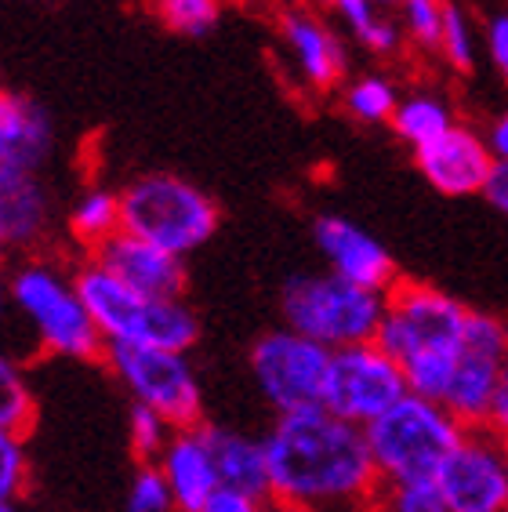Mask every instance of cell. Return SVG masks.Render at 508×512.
<instances>
[{
  "label": "cell",
  "instance_id": "cell-1",
  "mask_svg": "<svg viewBox=\"0 0 508 512\" xmlns=\"http://www.w3.org/2000/svg\"><path fill=\"white\" fill-rule=\"evenodd\" d=\"M269 454V502L320 512H363L378 491L371 444L360 425L327 407L276 414L262 436Z\"/></svg>",
  "mask_w": 508,
  "mask_h": 512
},
{
  "label": "cell",
  "instance_id": "cell-2",
  "mask_svg": "<svg viewBox=\"0 0 508 512\" xmlns=\"http://www.w3.org/2000/svg\"><path fill=\"white\" fill-rule=\"evenodd\" d=\"M11 313L30 327L40 353L62 360H102L106 342L77 291L73 269L51 255H26L8 269Z\"/></svg>",
  "mask_w": 508,
  "mask_h": 512
},
{
  "label": "cell",
  "instance_id": "cell-3",
  "mask_svg": "<svg viewBox=\"0 0 508 512\" xmlns=\"http://www.w3.org/2000/svg\"><path fill=\"white\" fill-rule=\"evenodd\" d=\"M73 276L106 345H149L167 353H189L200 338V320L186 298L138 295L95 258L77 262Z\"/></svg>",
  "mask_w": 508,
  "mask_h": 512
},
{
  "label": "cell",
  "instance_id": "cell-4",
  "mask_svg": "<svg viewBox=\"0 0 508 512\" xmlns=\"http://www.w3.org/2000/svg\"><path fill=\"white\" fill-rule=\"evenodd\" d=\"M124 233L186 258L218 233L222 211L204 189L171 171H149L120 189Z\"/></svg>",
  "mask_w": 508,
  "mask_h": 512
},
{
  "label": "cell",
  "instance_id": "cell-5",
  "mask_svg": "<svg viewBox=\"0 0 508 512\" xmlns=\"http://www.w3.org/2000/svg\"><path fill=\"white\" fill-rule=\"evenodd\" d=\"M389 295L367 291L334 273H302L291 276L280 291L284 327L327 345L331 353L349 345L378 342Z\"/></svg>",
  "mask_w": 508,
  "mask_h": 512
},
{
  "label": "cell",
  "instance_id": "cell-6",
  "mask_svg": "<svg viewBox=\"0 0 508 512\" xmlns=\"http://www.w3.org/2000/svg\"><path fill=\"white\" fill-rule=\"evenodd\" d=\"M363 433L381 480H436L469 429L443 404L411 393Z\"/></svg>",
  "mask_w": 508,
  "mask_h": 512
},
{
  "label": "cell",
  "instance_id": "cell-7",
  "mask_svg": "<svg viewBox=\"0 0 508 512\" xmlns=\"http://www.w3.org/2000/svg\"><path fill=\"white\" fill-rule=\"evenodd\" d=\"M472 309L454 295L418 280H400L389 291L378 345L400 364L458 353L469 331Z\"/></svg>",
  "mask_w": 508,
  "mask_h": 512
},
{
  "label": "cell",
  "instance_id": "cell-8",
  "mask_svg": "<svg viewBox=\"0 0 508 512\" xmlns=\"http://www.w3.org/2000/svg\"><path fill=\"white\" fill-rule=\"evenodd\" d=\"M102 364L127 389L131 404L157 411L175 429L204 425V389L189 353H167L149 345H106Z\"/></svg>",
  "mask_w": 508,
  "mask_h": 512
},
{
  "label": "cell",
  "instance_id": "cell-9",
  "mask_svg": "<svg viewBox=\"0 0 508 512\" xmlns=\"http://www.w3.org/2000/svg\"><path fill=\"white\" fill-rule=\"evenodd\" d=\"M331 349L291 327L265 331L251 345V378L276 414L323 407L331 378Z\"/></svg>",
  "mask_w": 508,
  "mask_h": 512
},
{
  "label": "cell",
  "instance_id": "cell-10",
  "mask_svg": "<svg viewBox=\"0 0 508 512\" xmlns=\"http://www.w3.org/2000/svg\"><path fill=\"white\" fill-rule=\"evenodd\" d=\"M403 396H411V385L403 375V364L389 356L378 342L349 345L331 356V378H327V393L323 407L345 422L374 425L381 414H389Z\"/></svg>",
  "mask_w": 508,
  "mask_h": 512
},
{
  "label": "cell",
  "instance_id": "cell-11",
  "mask_svg": "<svg viewBox=\"0 0 508 512\" xmlns=\"http://www.w3.org/2000/svg\"><path fill=\"white\" fill-rule=\"evenodd\" d=\"M505 356H508V324L498 320V316L472 309L469 331H465L458 364H454L447 396H443V407L465 429H487Z\"/></svg>",
  "mask_w": 508,
  "mask_h": 512
},
{
  "label": "cell",
  "instance_id": "cell-12",
  "mask_svg": "<svg viewBox=\"0 0 508 512\" xmlns=\"http://www.w3.org/2000/svg\"><path fill=\"white\" fill-rule=\"evenodd\" d=\"M447 512H508V444L469 429L436 476Z\"/></svg>",
  "mask_w": 508,
  "mask_h": 512
},
{
  "label": "cell",
  "instance_id": "cell-13",
  "mask_svg": "<svg viewBox=\"0 0 508 512\" xmlns=\"http://www.w3.org/2000/svg\"><path fill=\"white\" fill-rule=\"evenodd\" d=\"M313 240L327 262V273L342 276L356 287H367V291H381V295H389L392 287L400 284L396 258L389 255V247L371 237L363 226H356L352 218L320 215L313 222Z\"/></svg>",
  "mask_w": 508,
  "mask_h": 512
},
{
  "label": "cell",
  "instance_id": "cell-14",
  "mask_svg": "<svg viewBox=\"0 0 508 512\" xmlns=\"http://www.w3.org/2000/svg\"><path fill=\"white\" fill-rule=\"evenodd\" d=\"M51 149H55V124L48 109L30 95L4 91L0 95V197L30 178H40Z\"/></svg>",
  "mask_w": 508,
  "mask_h": 512
},
{
  "label": "cell",
  "instance_id": "cell-15",
  "mask_svg": "<svg viewBox=\"0 0 508 512\" xmlns=\"http://www.w3.org/2000/svg\"><path fill=\"white\" fill-rule=\"evenodd\" d=\"M414 164H418L421 178L443 197H476V193L483 197L498 160L490 153L487 138L458 124L443 138H436L432 146L418 149Z\"/></svg>",
  "mask_w": 508,
  "mask_h": 512
},
{
  "label": "cell",
  "instance_id": "cell-16",
  "mask_svg": "<svg viewBox=\"0 0 508 512\" xmlns=\"http://www.w3.org/2000/svg\"><path fill=\"white\" fill-rule=\"evenodd\" d=\"M88 258H95L98 266H106L109 273L117 276V280H124L138 295L146 298L186 295V258L167 255V251L131 237V233H117L109 244H102Z\"/></svg>",
  "mask_w": 508,
  "mask_h": 512
},
{
  "label": "cell",
  "instance_id": "cell-17",
  "mask_svg": "<svg viewBox=\"0 0 508 512\" xmlns=\"http://www.w3.org/2000/svg\"><path fill=\"white\" fill-rule=\"evenodd\" d=\"M157 469L164 473L167 487H171L175 512H200L222 491L207 425L178 429L171 436V444L164 447V454L157 458Z\"/></svg>",
  "mask_w": 508,
  "mask_h": 512
},
{
  "label": "cell",
  "instance_id": "cell-18",
  "mask_svg": "<svg viewBox=\"0 0 508 512\" xmlns=\"http://www.w3.org/2000/svg\"><path fill=\"white\" fill-rule=\"evenodd\" d=\"M280 37H284V48L291 55L294 69H298V77L309 88L331 91L334 84H342L345 69H349V55H345L342 37L327 22H320L302 8H291L280 19Z\"/></svg>",
  "mask_w": 508,
  "mask_h": 512
},
{
  "label": "cell",
  "instance_id": "cell-19",
  "mask_svg": "<svg viewBox=\"0 0 508 512\" xmlns=\"http://www.w3.org/2000/svg\"><path fill=\"white\" fill-rule=\"evenodd\" d=\"M207 436H211L218 480H222L225 491L269 498V454H265V440L240 433V429H218V425H207Z\"/></svg>",
  "mask_w": 508,
  "mask_h": 512
},
{
  "label": "cell",
  "instance_id": "cell-20",
  "mask_svg": "<svg viewBox=\"0 0 508 512\" xmlns=\"http://www.w3.org/2000/svg\"><path fill=\"white\" fill-rule=\"evenodd\" d=\"M0 218L8 229L11 255H37V247L51 233V197L40 178L22 182L0 197Z\"/></svg>",
  "mask_w": 508,
  "mask_h": 512
},
{
  "label": "cell",
  "instance_id": "cell-21",
  "mask_svg": "<svg viewBox=\"0 0 508 512\" xmlns=\"http://www.w3.org/2000/svg\"><path fill=\"white\" fill-rule=\"evenodd\" d=\"M66 229L73 244L84 247V258L95 255L98 247L124 233V207H120V189L109 186H84L77 200L66 211Z\"/></svg>",
  "mask_w": 508,
  "mask_h": 512
},
{
  "label": "cell",
  "instance_id": "cell-22",
  "mask_svg": "<svg viewBox=\"0 0 508 512\" xmlns=\"http://www.w3.org/2000/svg\"><path fill=\"white\" fill-rule=\"evenodd\" d=\"M450 128H458L454 109H450L447 99L432 95V91L407 95V99H400L396 113H392V131H396V135H400L414 153L425 149V146H432V142L447 135Z\"/></svg>",
  "mask_w": 508,
  "mask_h": 512
},
{
  "label": "cell",
  "instance_id": "cell-23",
  "mask_svg": "<svg viewBox=\"0 0 508 512\" xmlns=\"http://www.w3.org/2000/svg\"><path fill=\"white\" fill-rule=\"evenodd\" d=\"M37 425V389L30 382V371L0 349V429L19 436H30Z\"/></svg>",
  "mask_w": 508,
  "mask_h": 512
},
{
  "label": "cell",
  "instance_id": "cell-24",
  "mask_svg": "<svg viewBox=\"0 0 508 512\" xmlns=\"http://www.w3.org/2000/svg\"><path fill=\"white\" fill-rule=\"evenodd\" d=\"M345 113L360 124H392V113L400 106V91L389 77L381 73H367L345 84L342 91Z\"/></svg>",
  "mask_w": 508,
  "mask_h": 512
},
{
  "label": "cell",
  "instance_id": "cell-25",
  "mask_svg": "<svg viewBox=\"0 0 508 512\" xmlns=\"http://www.w3.org/2000/svg\"><path fill=\"white\" fill-rule=\"evenodd\" d=\"M363 512H447L436 480H381Z\"/></svg>",
  "mask_w": 508,
  "mask_h": 512
},
{
  "label": "cell",
  "instance_id": "cell-26",
  "mask_svg": "<svg viewBox=\"0 0 508 512\" xmlns=\"http://www.w3.org/2000/svg\"><path fill=\"white\" fill-rule=\"evenodd\" d=\"M153 11L164 22V30L178 37H207L218 26L222 4L218 0H153Z\"/></svg>",
  "mask_w": 508,
  "mask_h": 512
},
{
  "label": "cell",
  "instance_id": "cell-27",
  "mask_svg": "<svg viewBox=\"0 0 508 512\" xmlns=\"http://www.w3.org/2000/svg\"><path fill=\"white\" fill-rule=\"evenodd\" d=\"M175 433V425L160 418L157 411H149V407L131 404V411H127V444L135 451L138 465H157V458L164 454Z\"/></svg>",
  "mask_w": 508,
  "mask_h": 512
},
{
  "label": "cell",
  "instance_id": "cell-28",
  "mask_svg": "<svg viewBox=\"0 0 508 512\" xmlns=\"http://www.w3.org/2000/svg\"><path fill=\"white\" fill-rule=\"evenodd\" d=\"M440 55L447 59V66H454L458 73H469V69L476 66V33H472V22L458 0H443Z\"/></svg>",
  "mask_w": 508,
  "mask_h": 512
},
{
  "label": "cell",
  "instance_id": "cell-29",
  "mask_svg": "<svg viewBox=\"0 0 508 512\" xmlns=\"http://www.w3.org/2000/svg\"><path fill=\"white\" fill-rule=\"evenodd\" d=\"M26 487H30L26 436L0 429V505H19Z\"/></svg>",
  "mask_w": 508,
  "mask_h": 512
},
{
  "label": "cell",
  "instance_id": "cell-30",
  "mask_svg": "<svg viewBox=\"0 0 508 512\" xmlns=\"http://www.w3.org/2000/svg\"><path fill=\"white\" fill-rule=\"evenodd\" d=\"M124 509L127 512H175V498H171V487H167L164 473L157 465H138L131 480H127L124 494Z\"/></svg>",
  "mask_w": 508,
  "mask_h": 512
},
{
  "label": "cell",
  "instance_id": "cell-31",
  "mask_svg": "<svg viewBox=\"0 0 508 512\" xmlns=\"http://www.w3.org/2000/svg\"><path fill=\"white\" fill-rule=\"evenodd\" d=\"M403 33L421 48L440 51L443 40V0H400Z\"/></svg>",
  "mask_w": 508,
  "mask_h": 512
},
{
  "label": "cell",
  "instance_id": "cell-32",
  "mask_svg": "<svg viewBox=\"0 0 508 512\" xmlns=\"http://www.w3.org/2000/svg\"><path fill=\"white\" fill-rule=\"evenodd\" d=\"M327 4H331L334 15H338L345 26H349L356 40L367 37V30H371L374 22L381 19L378 8H374V0H327Z\"/></svg>",
  "mask_w": 508,
  "mask_h": 512
},
{
  "label": "cell",
  "instance_id": "cell-33",
  "mask_svg": "<svg viewBox=\"0 0 508 512\" xmlns=\"http://www.w3.org/2000/svg\"><path fill=\"white\" fill-rule=\"evenodd\" d=\"M487 55L501 77L508 80V8L494 11L487 22Z\"/></svg>",
  "mask_w": 508,
  "mask_h": 512
},
{
  "label": "cell",
  "instance_id": "cell-34",
  "mask_svg": "<svg viewBox=\"0 0 508 512\" xmlns=\"http://www.w3.org/2000/svg\"><path fill=\"white\" fill-rule=\"evenodd\" d=\"M200 512H273L269 498H258V494H240V491H218L211 502Z\"/></svg>",
  "mask_w": 508,
  "mask_h": 512
},
{
  "label": "cell",
  "instance_id": "cell-35",
  "mask_svg": "<svg viewBox=\"0 0 508 512\" xmlns=\"http://www.w3.org/2000/svg\"><path fill=\"white\" fill-rule=\"evenodd\" d=\"M400 30H403V26H396L392 19H385V15H381L371 30H367V37H363L360 44L371 51V55H392V51L400 48Z\"/></svg>",
  "mask_w": 508,
  "mask_h": 512
},
{
  "label": "cell",
  "instance_id": "cell-36",
  "mask_svg": "<svg viewBox=\"0 0 508 512\" xmlns=\"http://www.w3.org/2000/svg\"><path fill=\"white\" fill-rule=\"evenodd\" d=\"M487 429L498 436V440H505L508 444V356H505V367H501L498 396H494V407H490Z\"/></svg>",
  "mask_w": 508,
  "mask_h": 512
},
{
  "label": "cell",
  "instance_id": "cell-37",
  "mask_svg": "<svg viewBox=\"0 0 508 512\" xmlns=\"http://www.w3.org/2000/svg\"><path fill=\"white\" fill-rule=\"evenodd\" d=\"M483 200H487V204L494 207L498 215L508 218V164H494L487 189H483Z\"/></svg>",
  "mask_w": 508,
  "mask_h": 512
},
{
  "label": "cell",
  "instance_id": "cell-38",
  "mask_svg": "<svg viewBox=\"0 0 508 512\" xmlns=\"http://www.w3.org/2000/svg\"><path fill=\"white\" fill-rule=\"evenodd\" d=\"M483 138H487L494 160H498V164H508V109H501L498 117L490 120V128Z\"/></svg>",
  "mask_w": 508,
  "mask_h": 512
},
{
  "label": "cell",
  "instance_id": "cell-39",
  "mask_svg": "<svg viewBox=\"0 0 508 512\" xmlns=\"http://www.w3.org/2000/svg\"><path fill=\"white\" fill-rule=\"evenodd\" d=\"M11 313V298H8V273L0 269V327H4V320H8Z\"/></svg>",
  "mask_w": 508,
  "mask_h": 512
},
{
  "label": "cell",
  "instance_id": "cell-40",
  "mask_svg": "<svg viewBox=\"0 0 508 512\" xmlns=\"http://www.w3.org/2000/svg\"><path fill=\"white\" fill-rule=\"evenodd\" d=\"M11 255V244H8V229H4V218H0V258Z\"/></svg>",
  "mask_w": 508,
  "mask_h": 512
},
{
  "label": "cell",
  "instance_id": "cell-41",
  "mask_svg": "<svg viewBox=\"0 0 508 512\" xmlns=\"http://www.w3.org/2000/svg\"><path fill=\"white\" fill-rule=\"evenodd\" d=\"M273 512H320V509H298V505H273Z\"/></svg>",
  "mask_w": 508,
  "mask_h": 512
},
{
  "label": "cell",
  "instance_id": "cell-42",
  "mask_svg": "<svg viewBox=\"0 0 508 512\" xmlns=\"http://www.w3.org/2000/svg\"><path fill=\"white\" fill-rule=\"evenodd\" d=\"M400 0H374V8H396Z\"/></svg>",
  "mask_w": 508,
  "mask_h": 512
},
{
  "label": "cell",
  "instance_id": "cell-43",
  "mask_svg": "<svg viewBox=\"0 0 508 512\" xmlns=\"http://www.w3.org/2000/svg\"><path fill=\"white\" fill-rule=\"evenodd\" d=\"M0 512H19V505H0Z\"/></svg>",
  "mask_w": 508,
  "mask_h": 512
},
{
  "label": "cell",
  "instance_id": "cell-44",
  "mask_svg": "<svg viewBox=\"0 0 508 512\" xmlns=\"http://www.w3.org/2000/svg\"><path fill=\"white\" fill-rule=\"evenodd\" d=\"M0 95H4V84H0Z\"/></svg>",
  "mask_w": 508,
  "mask_h": 512
}]
</instances>
